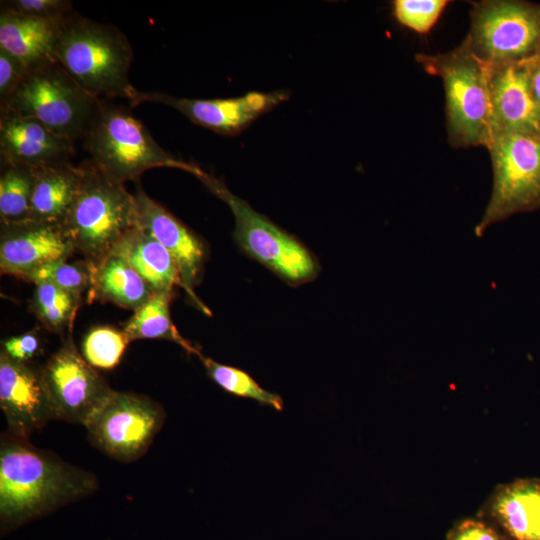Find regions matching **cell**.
Here are the masks:
<instances>
[{"mask_svg":"<svg viewBox=\"0 0 540 540\" xmlns=\"http://www.w3.org/2000/svg\"><path fill=\"white\" fill-rule=\"evenodd\" d=\"M96 478L7 433L0 445L1 535L90 495Z\"/></svg>","mask_w":540,"mask_h":540,"instance_id":"6da1fadb","label":"cell"},{"mask_svg":"<svg viewBox=\"0 0 540 540\" xmlns=\"http://www.w3.org/2000/svg\"><path fill=\"white\" fill-rule=\"evenodd\" d=\"M55 57L88 93L104 100L122 98L134 107L140 91L129 80L133 49L116 26L72 13L64 21Z\"/></svg>","mask_w":540,"mask_h":540,"instance_id":"7a4b0ae2","label":"cell"},{"mask_svg":"<svg viewBox=\"0 0 540 540\" xmlns=\"http://www.w3.org/2000/svg\"><path fill=\"white\" fill-rule=\"evenodd\" d=\"M78 167V191L62 226L75 252L94 265L135 227V198L125 184L108 176L90 159Z\"/></svg>","mask_w":540,"mask_h":540,"instance_id":"3957f363","label":"cell"},{"mask_svg":"<svg viewBox=\"0 0 540 540\" xmlns=\"http://www.w3.org/2000/svg\"><path fill=\"white\" fill-rule=\"evenodd\" d=\"M416 61L443 81L449 144L487 148L492 138L487 65L473 54L465 39L445 53L417 54Z\"/></svg>","mask_w":540,"mask_h":540,"instance_id":"277c9868","label":"cell"},{"mask_svg":"<svg viewBox=\"0 0 540 540\" xmlns=\"http://www.w3.org/2000/svg\"><path fill=\"white\" fill-rule=\"evenodd\" d=\"M82 141L90 160L123 184L137 181L151 168H177L193 175L199 169L164 150L129 109L109 100H102Z\"/></svg>","mask_w":540,"mask_h":540,"instance_id":"5b68a950","label":"cell"},{"mask_svg":"<svg viewBox=\"0 0 540 540\" xmlns=\"http://www.w3.org/2000/svg\"><path fill=\"white\" fill-rule=\"evenodd\" d=\"M103 99L84 90L57 63L27 72L0 112L34 118L73 142L83 140Z\"/></svg>","mask_w":540,"mask_h":540,"instance_id":"8992f818","label":"cell"},{"mask_svg":"<svg viewBox=\"0 0 540 540\" xmlns=\"http://www.w3.org/2000/svg\"><path fill=\"white\" fill-rule=\"evenodd\" d=\"M194 176L231 209L235 219L234 239L247 255L290 285H300L317 276L318 261L294 236L256 212L222 181L201 168Z\"/></svg>","mask_w":540,"mask_h":540,"instance_id":"52a82bcc","label":"cell"},{"mask_svg":"<svg viewBox=\"0 0 540 540\" xmlns=\"http://www.w3.org/2000/svg\"><path fill=\"white\" fill-rule=\"evenodd\" d=\"M493 187L484 214L475 226L481 236L492 224L540 208V135L506 132L489 145Z\"/></svg>","mask_w":540,"mask_h":540,"instance_id":"ba28073f","label":"cell"},{"mask_svg":"<svg viewBox=\"0 0 540 540\" xmlns=\"http://www.w3.org/2000/svg\"><path fill=\"white\" fill-rule=\"evenodd\" d=\"M464 38L486 65L533 60L540 56V4L523 0L473 3Z\"/></svg>","mask_w":540,"mask_h":540,"instance_id":"9c48e42d","label":"cell"},{"mask_svg":"<svg viewBox=\"0 0 540 540\" xmlns=\"http://www.w3.org/2000/svg\"><path fill=\"white\" fill-rule=\"evenodd\" d=\"M164 419V410L151 399L114 390L84 426L101 451L131 462L148 450Z\"/></svg>","mask_w":540,"mask_h":540,"instance_id":"30bf717a","label":"cell"},{"mask_svg":"<svg viewBox=\"0 0 540 540\" xmlns=\"http://www.w3.org/2000/svg\"><path fill=\"white\" fill-rule=\"evenodd\" d=\"M41 371L53 419L84 425L114 391L78 351L71 331Z\"/></svg>","mask_w":540,"mask_h":540,"instance_id":"8fae6325","label":"cell"},{"mask_svg":"<svg viewBox=\"0 0 540 540\" xmlns=\"http://www.w3.org/2000/svg\"><path fill=\"white\" fill-rule=\"evenodd\" d=\"M134 198L135 226L151 235L169 252L177 266L182 288L199 310L210 315L194 291L201 281L206 261L203 241L170 211L153 200L139 184Z\"/></svg>","mask_w":540,"mask_h":540,"instance_id":"7c38bea8","label":"cell"},{"mask_svg":"<svg viewBox=\"0 0 540 540\" xmlns=\"http://www.w3.org/2000/svg\"><path fill=\"white\" fill-rule=\"evenodd\" d=\"M288 98L285 91H251L233 98L190 99L161 92H139L134 107L153 102L179 111L196 125L223 135L240 133L259 116Z\"/></svg>","mask_w":540,"mask_h":540,"instance_id":"4fadbf2b","label":"cell"},{"mask_svg":"<svg viewBox=\"0 0 540 540\" xmlns=\"http://www.w3.org/2000/svg\"><path fill=\"white\" fill-rule=\"evenodd\" d=\"M75 253L62 225L31 219L1 223L0 268L2 274L20 279L44 265L68 260Z\"/></svg>","mask_w":540,"mask_h":540,"instance_id":"5bb4252c","label":"cell"},{"mask_svg":"<svg viewBox=\"0 0 540 540\" xmlns=\"http://www.w3.org/2000/svg\"><path fill=\"white\" fill-rule=\"evenodd\" d=\"M0 407L9 432L28 439L53 419L41 368L0 353Z\"/></svg>","mask_w":540,"mask_h":540,"instance_id":"9a60e30c","label":"cell"},{"mask_svg":"<svg viewBox=\"0 0 540 540\" xmlns=\"http://www.w3.org/2000/svg\"><path fill=\"white\" fill-rule=\"evenodd\" d=\"M531 62L487 65L492 136L506 132L540 135Z\"/></svg>","mask_w":540,"mask_h":540,"instance_id":"2e32d148","label":"cell"},{"mask_svg":"<svg viewBox=\"0 0 540 540\" xmlns=\"http://www.w3.org/2000/svg\"><path fill=\"white\" fill-rule=\"evenodd\" d=\"M74 143L34 118L0 112L1 164L35 169L68 164L75 154Z\"/></svg>","mask_w":540,"mask_h":540,"instance_id":"e0dca14e","label":"cell"},{"mask_svg":"<svg viewBox=\"0 0 540 540\" xmlns=\"http://www.w3.org/2000/svg\"><path fill=\"white\" fill-rule=\"evenodd\" d=\"M66 18L43 19L0 9V48L17 58L27 72L56 63Z\"/></svg>","mask_w":540,"mask_h":540,"instance_id":"ac0fdd59","label":"cell"},{"mask_svg":"<svg viewBox=\"0 0 540 540\" xmlns=\"http://www.w3.org/2000/svg\"><path fill=\"white\" fill-rule=\"evenodd\" d=\"M487 512L508 540H540V479H517L498 486Z\"/></svg>","mask_w":540,"mask_h":540,"instance_id":"d6986e66","label":"cell"},{"mask_svg":"<svg viewBox=\"0 0 540 540\" xmlns=\"http://www.w3.org/2000/svg\"><path fill=\"white\" fill-rule=\"evenodd\" d=\"M112 252L123 258L154 292H173L175 286L182 288L172 256L156 239L137 226L125 234Z\"/></svg>","mask_w":540,"mask_h":540,"instance_id":"ffe728a7","label":"cell"},{"mask_svg":"<svg viewBox=\"0 0 540 540\" xmlns=\"http://www.w3.org/2000/svg\"><path fill=\"white\" fill-rule=\"evenodd\" d=\"M92 265L88 302L106 301L135 311L154 293L150 285L119 255L110 253Z\"/></svg>","mask_w":540,"mask_h":540,"instance_id":"44dd1931","label":"cell"},{"mask_svg":"<svg viewBox=\"0 0 540 540\" xmlns=\"http://www.w3.org/2000/svg\"><path fill=\"white\" fill-rule=\"evenodd\" d=\"M79 182V167L72 163L36 169L29 219L63 225Z\"/></svg>","mask_w":540,"mask_h":540,"instance_id":"7402d4cb","label":"cell"},{"mask_svg":"<svg viewBox=\"0 0 540 540\" xmlns=\"http://www.w3.org/2000/svg\"><path fill=\"white\" fill-rule=\"evenodd\" d=\"M173 292H154L152 296L125 323L124 333L128 340L165 339L180 345L188 354L199 356L194 347L176 329L170 316V302Z\"/></svg>","mask_w":540,"mask_h":540,"instance_id":"603a6c76","label":"cell"},{"mask_svg":"<svg viewBox=\"0 0 540 540\" xmlns=\"http://www.w3.org/2000/svg\"><path fill=\"white\" fill-rule=\"evenodd\" d=\"M35 176V168L20 164H1V223H16L29 219Z\"/></svg>","mask_w":540,"mask_h":540,"instance_id":"cb8c5ba5","label":"cell"},{"mask_svg":"<svg viewBox=\"0 0 540 540\" xmlns=\"http://www.w3.org/2000/svg\"><path fill=\"white\" fill-rule=\"evenodd\" d=\"M80 300L52 283L39 282L30 307L48 330L62 333L66 328L71 330Z\"/></svg>","mask_w":540,"mask_h":540,"instance_id":"d4e9b609","label":"cell"},{"mask_svg":"<svg viewBox=\"0 0 540 540\" xmlns=\"http://www.w3.org/2000/svg\"><path fill=\"white\" fill-rule=\"evenodd\" d=\"M198 357L203 363L208 377L224 391L238 397L253 399L260 405L270 406L278 411L283 409L282 397L262 388L247 372L217 363L202 354Z\"/></svg>","mask_w":540,"mask_h":540,"instance_id":"484cf974","label":"cell"},{"mask_svg":"<svg viewBox=\"0 0 540 540\" xmlns=\"http://www.w3.org/2000/svg\"><path fill=\"white\" fill-rule=\"evenodd\" d=\"M129 342L123 330L96 326L83 338L81 354L95 369L108 370L119 364Z\"/></svg>","mask_w":540,"mask_h":540,"instance_id":"4316f807","label":"cell"},{"mask_svg":"<svg viewBox=\"0 0 540 540\" xmlns=\"http://www.w3.org/2000/svg\"><path fill=\"white\" fill-rule=\"evenodd\" d=\"M92 265L85 261L69 263L67 260L44 265L26 277L34 284L49 282L81 299L91 284Z\"/></svg>","mask_w":540,"mask_h":540,"instance_id":"83f0119b","label":"cell"},{"mask_svg":"<svg viewBox=\"0 0 540 540\" xmlns=\"http://www.w3.org/2000/svg\"><path fill=\"white\" fill-rule=\"evenodd\" d=\"M448 3L446 0H395L393 16L402 26L425 34L436 24Z\"/></svg>","mask_w":540,"mask_h":540,"instance_id":"f1b7e54d","label":"cell"},{"mask_svg":"<svg viewBox=\"0 0 540 540\" xmlns=\"http://www.w3.org/2000/svg\"><path fill=\"white\" fill-rule=\"evenodd\" d=\"M1 9L43 19H63L75 12L69 0H6Z\"/></svg>","mask_w":540,"mask_h":540,"instance_id":"f546056e","label":"cell"},{"mask_svg":"<svg viewBox=\"0 0 540 540\" xmlns=\"http://www.w3.org/2000/svg\"><path fill=\"white\" fill-rule=\"evenodd\" d=\"M446 540H508L496 527L478 518H466L457 522Z\"/></svg>","mask_w":540,"mask_h":540,"instance_id":"4dcf8cb0","label":"cell"},{"mask_svg":"<svg viewBox=\"0 0 540 540\" xmlns=\"http://www.w3.org/2000/svg\"><path fill=\"white\" fill-rule=\"evenodd\" d=\"M26 74L23 64L0 48V104L14 92Z\"/></svg>","mask_w":540,"mask_h":540,"instance_id":"1f68e13d","label":"cell"},{"mask_svg":"<svg viewBox=\"0 0 540 540\" xmlns=\"http://www.w3.org/2000/svg\"><path fill=\"white\" fill-rule=\"evenodd\" d=\"M39 338L36 331L10 337L2 342V350L11 359L29 362L39 350Z\"/></svg>","mask_w":540,"mask_h":540,"instance_id":"d6a6232c","label":"cell"},{"mask_svg":"<svg viewBox=\"0 0 540 540\" xmlns=\"http://www.w3.org/2000/svg\"><path fill=\"white\" fill-rule=\"evenodd\" d=\"M532 90L540 118V56L531 62Z\"/></svg>","mask_w":540,"mask_h":540,"instance_id":"836d02e7","label":"cell"}]
</instances>
